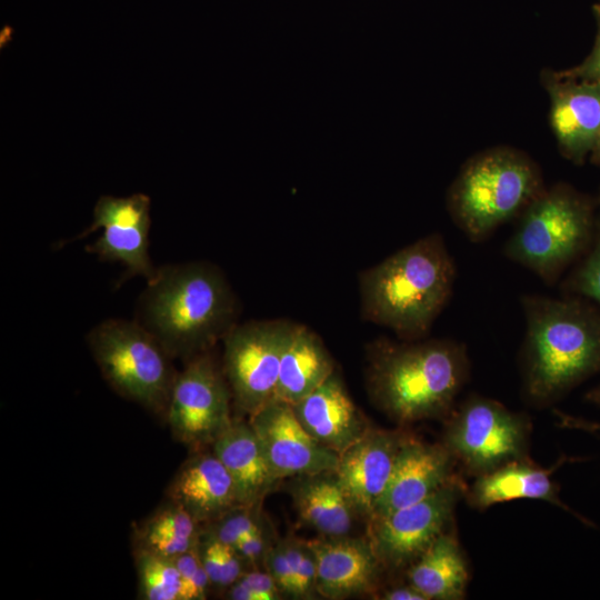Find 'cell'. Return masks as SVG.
Returning a JSON list of instances; mask_svg holds the SVG:
<instances>
[{
	"label": "cell",
	"mask_w": 600,
	"mask_h": 600,
	"mask_svg": "<svg viewBox=\"0 0 600 600\" xmlns=\"http://www.w3.org/2000/svg\"><path fill=\"white\" fill-rule=\"evenodd\" d=\"M201 527L188 511L167 499L136 526L133 549L173 559L197 546Z\"/></svg>",
	"instance_id": "cell-25"
},
{
	"label": "cell",
	"mask_w": 600,
	"mask_h": 600,
	"mask_svg": "<svg viewBox=\"0 0 600 600\" xmlns=\"http://www.w3.org/2000/svg\"><path fill=\"white\" fill-rule=\"evenodd\" d=\"M467 489L460 477L421 501L370 519L368 540L382 569L409 568L448 530Z\"/></svg>",
	"instance_id": "cell-11"
},
{
	"label": "cell",
	"mask_w": 600,
	"mask_h": 600,
	"mask_svg": "<svg viewBox=\"0 0 600 600\" xmlns=\"http://www.w3.org/2000/svg\"><path fill=\"white\" fill-rule=\"evenodd\" d=\"M556 419L561 428L579 430L590 433L600 440V422L576 417L559 410H554Z\"/></svg>",
	"instance_id": "cell-35"
},
{
	"label": "cell",
	"mask_w": 600,
	"mask_h": 600,
	"mask_svg": "<svg viewBox=\"0 0 600 600\" xmlns=\"http://www.w3.org/2000/svg\"><path fill=\"white\" fill-rule=\"evenodd\" d=\"M407 432L371 427L339 456L334 473L356 513L368 520L384 492Z\"/></svg>",
	"instance_id": "cell-16"
},
{
	"label": "cell",
	"mask_w": 600,
	"mask_h": 600,
	"mask_svg": "<svg viewBox=\"0 0 600 600\" xmlns=\"http://www.w3.org/2000/svg\"><path fill=\"white\" fill-rule=\"evenodd\" d=\"M599 6H600V3H599Z\"/></svg>",
	"instance_id": "cell-40"
},
{
	"label": "cell",
	"mask_w": 600,
	"mask_h": 600,
	"mask_svg": "<svg viewBox=\"0 0 600 600\" xmlns=\"http://www.w3.org/2000/svg\"><path fill=\"white\" fill-rule=\"evenodd\" d=\"M380 599L383 600H428L418 589L409 582L404 586H397L384 591Z\"/></svg>",
	"instance_id": "cell-36"
},
{
	"label": "cell",
	"mask_w": 600,
	"mask_h": 600,
	"mask_svg": "<svg viewBox=\"0 0 600 600\" xmlns=\"http://www.w3.org/2000/svg\"><path fill=\"white\" fill-rule=\"evenodd\" d=\"M150 198L134 193L126 198L102 196L93 208L91 224L74 239L102 228V234L86 250L101 261H119L126 268L121 281L133 276L151 280L157 269L149 257Z\"/></svg>",
	"instance_id": "cell-12"
},
{
	"label": "cell",
	"mask_w": 600,
	"mask_h": 600,
	"mask_svg": "<svg viewBox=\"0 0 600 600\" xmlns=\"http://www.w3.org/2000/svg\"><path fill=\"white\" fill-rule=\"evenodd\" d=\"M268 523L261 507L238 506L216 521L203 526L221 542L234 547L240 539L259 531Z\"/></svg>",
	"instance_id": "cell-28"
},
{
	"label": "cell",
	"mask_w": 600,
	"mask_h": 600,
	"mask_svg": "<svg viewBox=\"0 0 600 600\" xmlns=\"http://www.w3.org/2000/svg\"><path fill=\"white\" fill-rule=\"evenodd\" d=\"M543 189L540 170L530 158L496 148L462 167L448 191L447 206L459 230L479 243L519 217Z\"/></svg>",
	"instance_id": "cell-6"
},
{
	"label": "cell",
	"mask_w": 600,
	"mask_h": 600,
	"mask_svg": "<svg viewBox=\"0 0 600 600\" xmlns=\"http://www.w3.org/2000/svg\"><path fill=\"white\" fill-rule=\"evenodd\" d=\"M292 408L306 431L339 456L371 428L337 370Z\"/></svg>",
	"instance_id": "cell-18"
},
{
	"label": "cell",
	"mask_w": 600,
	"mask_h": 600,
	"mask_svg": "<svg viewBox=\"0 0 600 600\" xmlns=\"http://www.w3.org/2000/svg\"><path fill=\"white\" fill-rule=\"evenodd\" d=\"M211 451L229 472L240 506L261 507L278 480L249 421L233 419L211 444Z\"/></svg>",
	"instance_id": "cell-21"
},
{
	"label": "cell",
	"mask_w": 600,
	"mask_h": 600,
	"mask_svg": "<svg viewBox=\"0 0 600 600\" xmlns=\"http://www.w3.org/2000/svg\"><path fill=\"white\" fill-rule=\"evenodd\" d=\"M183 582V600H204L211 582L200 560L197 546L173 558Z\"/></svg>",
	"instance_id": "cell-31"
},
{
	"label": "cell",
	"mask_w": 600,
	"mask_h": 600,
	"mask_svg": "<svg viewBox=\"0 0 600 600\" xmlns=\"http://www.w3.org/2000/svg\"><path fill=\"white\" fill-rule=\"evenodd\" d=\"M334 371V360L321 338L299 323L282 354L273 398L293 404Z\"/></svg>",
	"instance_id": "cell-22"
},
{
	"label": "cell",
	"mask_w": 600,
	"mask_h": 600,
	"mask_svg": "<svg viewBox=\"0 0 600 600\" xmlns=\"http://www.w3.org/2000/svg\"><path fill=\"white\" fill-rule=\"evenodd\" d=\"M274 542L268 523L259 531L240 539L232 548L240 554L247 568L259 569L263 567L266 556Z\"/></svg>",
	"instance_id": "cell-33"
},
{
	"label": "cell",
	"mask_w": 600,
	"mask_h": 600,
	"mask_svg": "<svg viewBox=\"0 0 600 600\" xmlns=\"http://www.w3.org/2000/svg\"><path fill=\"white\" fill-rule=\"evenodd\" d=\"M298 326L288 319L250 320L223 337L221 366L240 412L251 416L274 397L280 361Z\"/></svg>",
	"instance_id": "cell-9"
},
{
	"label": "cell",
	"mask_w": 600,
	"mask_h": 600,
	"mask_svg": "<svg viewBox=\"0 0 600 600\" xmlns=\"http://www.w3.org/2000/svg\"><path fill=\"white\" fill-rule=\"evenodd\" d=\"M584 400L589 403L600 407V383L590 389L584 394Z\"/></svg>",
	"instance_id": "cell-37"
},
{
	"label": "cell",
	"mask_w": 600,
	"mask_h": 600,
	"mask_svg": "<svg viewBox=\"0 0 600 600\" xmlns=\"http://www.w3.org/2000/svg\"><path fill=\"white\" fill-rule=\"evenodd\" d=\"M590 158L593 163L600 166V140L598 141L597 146L594 147L593 151L590 154Z\"/></svg>",
	"instance_id": "cell-38"
},
{
	"label": "cell",
	"mask_w": 600,
	"mask_h": 600,
	"mask_svg": "<svg viewBox=\"0 0 600 600\" xmlns=\"http://www.w3.org/2000/svg\"><path fill=\"white\" fill-rule=\"evenodd\" d=\"M598 201H599V203H600V192H599V198H598Z\"/></svg>",
	"instance_id": "cell-39"
},
{
	"label": "cell",
	"mask_w": 600,
	"mask_h": 600,
	"mask_svg": "<svg viewBox=\"0 0 600 600\" xmlns=\"http://www.w3.org/2000/svg\"><path fill=\"white\" fill-rule=\"evenodd\" d=\"M441 442L462 474L478 477L513 461L528 459L531 421L501 402L473 394L443 419Z\"/></svg>",
	"instance_id": "cell-8"
},
{
	"label": "cell",
	"mask_w": 600,
	"mask_h": 600,
	"mask_svg": "<svg viewBox=\"0 0 600 600\" xmlns=\"http://www.w3.org/2000/svg\"><path fill=\"white\" fill-rule=\"evenodd\" d=\"M248 421L278 481L336 470L339 454L306 431L292 404L272 398L249 416Z\"/></svg>",
	"instance_id": "cell-13"
},
{
	"label": "cell",
	"mask_w": 600,
	"mask_h": 600,
	"mask_svg": "<svg viewBox=\"0 0 600 600\" xmlns=\"http://www.w3.org/2000/svg\"><path fill=\"white\" fill-rule=\"evenodd\" d=\"M563 461H559L552 468H543L531 458L510 462L476 477L468 487L464 498L471 508L478 510L519 499L546 501L571 512L582 523L591 526L587 518L576 513L560 499L559 486L551 476Z\"/></svg>",
	"instance_id": "cell-20"
},
{
	"label": "cell",
	"mask_w": 600,
	"mask_h": 600,
	"mask_svg": "<svg viewBox=\"0 0 600 600\" xmlns=\"http://www.w3.org/2000/svg\"><path fill=\"white\" fill-rule=\"evenodd\" d=\"M231 402L222 366L211 349L184 361L164 419L177 441L194 451L202 450L231 424Z\"/></svg>",
	"instance_id": "cell-10"
},
{
	"label": "cell",
	"mask_w": 600,
	"mask_h": 600,
	"mask_svg": "<svg viewBox=\"0 0 600 600\" xmlns=\"http://www.w3.org/2000/svg\"><path fill=\"white\" fill-rule=\"evenodd\" d=\"M291 566L296 599H311L317 594V564L307 541L287 537L283 539Z\"/></svg>",
	"instance_id": "cell-29"
},
{
	"label": "cell",
	"mask_w": 600,
	"mask_h": 600,
	"mask_svg": "<svg viewBox=\"0 0 600 600\" xmlns=\"http://www.w3.org/2000/svg\"><path fill=\"white\" fill-rule=\"evenodd\" d=\"M239 313V300L222 270L192 261L157 269L139 297L134 320L172 358L186 361L222 341Z\"/></svg>",
	"instance_id": "cell-3"
},
{
	"label": "cell",
	"mask_w": 600,
	"mask_h": 600,
	"mask_svg": "<svg viewBox=\"0 0 600 600\" xmlns=\"http://www.w3.org/2000/svg\"><path fill=\"white\" fill-rule=\"evenodd\" d=\"M138 578V598L142 600H183V582L171 558L133 549Z\"/></svg>",
	"instance_id": "cell-26"
},
{
	"label": "cell",
	"mask_w": 600,
	"mask_h": 600,
	"mask_svg": "<svg viewBox=\"0 0 600 600\" xmlns=\"http://www.w3.org/2000/svg\"><path fill=\"white\" fill-rule=\"evenodd\" d=\"M561 290L563 294L584 298L600 308V212L590 247L562 280Z\"/></svg>",
	"instance_id": "cell-27"
},
{
	"label": "cell",
	"mask_w": 600,
	"mask_h": 600,
	"mask_svg": "<svg viewBox=\"0 0 600 600\" xmlns=\"http://www.w3.org/2000/svg\"><path fill=\"white\" fill-rule=\"evenodd\" d=\"M290 489L303 522L324 537L348 536L356 511L334 471L296 477Z\"/></svg>",
	"instance_id": "cell-23"
},
{
	"label": "cell",
	"mask_w": 600,
	"mask_h": 600,
	"mask_svg": "<svg viewBox=\"0 0 600 600\" xmlns=\"http://www.w3.org/2000/svg\"><path fill=\"white\" fill-rule=\"evenodd\" d=\"M230 600H278L282 594L271 574L264 569H250L224 591Z\"/></svg>",
	"instance_id": "cell-30"
},
{
	"label": "cell",
	"mask_w": 600,
	"mask_h": 600,
	"mask_svg": "<svg viewBox=\"0 0 600 600\" xmlns=\"http://www.w3.org/2000/svg\"><path fill=\"white\" fill-rule=\"evenodd\" d=\"M550 126L561 153L582 163L600 140V81L546 77Z\"/></svg>",
	"instance_id": "cell-15"
},
{
	"label": "cell",
	"mask_w": 600,
	"mask_h": 600,
	"mask_svg": "<svg viewBox=\"0 0 600 600\" xmlns=\"http://www.w3.org/2000/svg\"><path fill=\"white\" fill-rule=\"evenodd\" d=\"M174 474L167 499L178 503L201 526L240 506L234 483L217 456L197 450Z\"/></svg>",
	"instance_id": "cell-19"
},
{
	"label": "cell",
	"mask_w": 600,
	"mask_h": 600,
	"mask_svg": "<svg viewBox=\"0 0 600 600\" xmlns=\"http://www.w3.org/2000/svg\"><path fill=\"white\" fill-rule=\"evenodd\" d=\"M457 267L438 232L359 273L360 314L401 340L426 338L453 293Z\"/></svg>",
	"instance_id": "cell-4"
},
{
	"label": "cell",
	"mask_w": 600,
	"mask_h": 600,
	"mask_svg": "<svg viewBox=\"0 0 600 600\" xmlns=\"http://www.w3.org/2000/svg\"><path fill=\"white\" fill-rule=\"evenodd\" d=\"M317 564V594L330 600L370 592L382 569L367 539L322 537L308 540Z\"/></svg>",
	"instance_id": "cell-17"
},
{
	"label": "cell",
	"mask_w": 600,
	"mask_h": 600,
	"mask_svg": "<svg viewBox=\"0 0 600 600\" xmlns=\"http://www.w3.org/2000/svg\"><path fill=\"white\" fill-rule=\"evenodd\" d=\"M597 32L590 53L578 66L559 72L563 77L580 80L600 81V6L593 7Z\"/></svg>",
	"instance_id": "cell-34"
},
{
	"label": "cell",
	"mask_w": 600,
	"mask_h": 600,
	"mask_svg": "<svg viewBox=\"0 0 600 600\" xmlns=\"http://www.w3.org/2000/svg\"><path fill=\"white\" fill-rule=\"evenodd\" d=\"M87 343L118 394L166 418L178 371L149 331L136 320L107 319L88 332Z\"/></svg>",
	"instance_id": "cell-7"
},
{
	"label": "cell",
	"mask_w": 600,
	"mask_h": 600,
	"mask_svg": "<svg viewBox=\"0 0 600 600\" xmlns=\"http://www.w3.org/2000/svg\"><path fill=\"white\" fill-rule=\"evenodd\" d=\"M366 387L390 420L446 418L470 377L466 344L452 339L379 338L366 350Z\"/></svg>",
	"instance_id": "cell-1"
},
{
	"label": "cell",
	"mask_w": 600,
	"mask_h": 600,
	"mask_svg": "<svg viewBox=\"0 0 600 600\" xmlns=\"http://www.w3.org/2000/svg\"><path fill=\"white\" fill-rule=\"evenodd\" d=\"M520 302L522 393L530 404L550 406L600 373V309L570 294L528 293Z\"/></svg>",
	"instance_id": "cell-2"
},
{
	"label": "cell",
	"mask_w": 600,
	"mask_h": 600,
	"mask_svg": "<svg viewBox=\"0 0 600 600\" xmlns=\"http://www.w3.org/2000/svg\"><path fill=\"white\" fill-rule=\"evenodd\" d=\"M596 219L586 194L562 183L544 188L520 213L503 254L553 286L587 252Z\"/></svg>",
	"instance_id": "cell-5"
},
{
	"label": "cell",
	"mask_w": 600,
	"mask_h": 600,
	"mask_svg": "<svg viewBox=\"0 0 600 600\" xmlns=\"http://www.w3.org/2000/svg\"><path fill=\"white\" fill-rule=\"evenodd\" d=\"M408 582L428 600H461L470 579L469 567L452 530L440 534L408 568Z\"/></svg>",
	"instance_id": "cell-24"
},
{
	"label": "cell",
	"mask_w": 600,
	"mask_h": 600,
	"mask_svg": "<svg viewBox=\"0 0 600 600\" xmlns=\"http://www.w3.org/2000/svg\"><path fill=\"white\" fill-rule=\"evenodd\" d=\"M263 568L271 574L281 594L296 599L292 570L283 539L276 541L270 548L266 556Z\"/></svg>",
	"instance_id": "cell-32"
},
{
	"label": "cell",
	"mask_w": 600,
	"mask_h": 600,
	"mask_svg": "<svg viewBox=\"0 0 600 600\" xmlns=\"http://www.w3.org/2000/svg\"><path fill=\"white\" fill-rule=\"evenodd\" d=\"M460 477L457 461L442 442L429 443L407 432L370 519L421 501Z\"/></svg>",
	"instance_id": "cell-14"
}]
</instances>
